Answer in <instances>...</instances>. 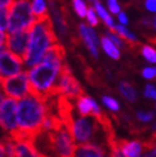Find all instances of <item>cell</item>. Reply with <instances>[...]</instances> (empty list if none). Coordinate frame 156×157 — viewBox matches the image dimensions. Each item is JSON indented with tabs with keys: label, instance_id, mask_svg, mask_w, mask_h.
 <instances>
[{
	"label": "cell",
	"instance_id": "obj_1",
	"mask_svg": "<svg viewBox=\"0 0 156 157\" xmlns=\"http://www.w3.org/2000/svg\"><path fill=\"white\" fill-rule=\"evenodd\" d=\"M48 115L46 98H42L35 93H28L27 96L18 100L17 104V121L18 130L14 133L13 138L22 137L33 139L38 133H41L44 119Z\"/></svg>",
	"mask_w": 156,
	"mask_h": 157
},
{
	"label": "cell",
	"instance_id": "obj_2",
	"mask_svg": "<svg viewBox=\"0 0 156 157\" xmlns=\"http://www.w3.org/2000/svg\"><path fill=\"white\" fill-rule=\"evenodd\" d=\"M57 36L54 32L53 22L50 17L38 18L35 21L32 27L29 28V41L28 49L23 58L25 67L28 69L33 67L37 63H40L44 58V55L51 45L57 44Z\"/></svg>",
	"mask_w": 156,
	"mask_h": 157
},
{
	"label": "cell",
	"instance_id": "obj_3",
	"mask_svg": "<svg viewBox=\"0 0 156 157\" xmlns=\"http://www.w3.org/2000/svg\"><path fill=\"white\" fill-rule=\"evenodd\" d=\"M63 65L64 61L41 60L33 67L28 68L27 74L31 93H35L42 98H48L54 95V87Z\"/></svg>",
	"mask_w": 156,
	"mask_h": 157
},
{
	"label": "cell",
	"instance_id": "obj_4",
	"mask_svg": "<svg viewBox=\"0 0 156 157\" xmlns=\"http://www.w3.org/2000/svg\"><path fill=\"white\" fill-rule=\"evenodd\" d=\"M42 133L46 138V151L58 156H73L74 139L71 129L64 123L55 129Z\"/></svg>",
	"mask_w": 156,
	"mask_h": 157
},
{
	"label": "cell",
	"instance_id": "obj_5",
	"mask_svg": "<svg viewBox=\"0 0 156 157\" xmlns=\"http://www.w3.org/2000/svg\"><path fill=\"white\" fill-rule=\"evenodd\" d=\"M6 32H18L29 29L36 21L29 0H14L10 4Z\"/></svg>",
	"mask_w": 156,
	"mask_h": 157
},
{
	"label": "cell",
	"instance_id": "obj_6",
	"mask_svg": "<svg viewBox=\"0 0 156 157\" xmlns=\"http://www.w3.org/2000/svg\"><path fill=\"white\" fill-rule=\"evenodd\" d=\"M2 91L4 92L5 96L13 97L15 100L27 96L31 92L27 72L22 70L17 74L4 77L2 81Z\"/></svg>",
	"mask_w": 156,
	"mask_h": 157
},
{
	"label": "cell",
	"instance_id": "obj_7",
	"mask_svg": "<svg viewBox=\"0 0 156 157\" xmlns=\"http://www.w3.org/2000/svg\"><path fill=\"white\" fill-rule=\"evenodd\" d=\"M54 95H64L72 100H77V97L83 95L82 87L73 77L72 72L69 70L65 63H64L63 68H61L60 74L57 79L55 87H54Z\"/></svg>",
	"mask_w": 156,
	"mask_h": 157
},
{
	"label": "cell",
	"instance_id": "obj_8",
	"mask_svg": "<svg viewBox=\"0 0 156 157\" xmlns=\"http://www.w3.org/2000/svg\"><path fill=\"white\" fill-rule=\"evenodd\" d=\"M17 104L18 100L5 96L0 105V127L8 136H13L18 130Z\"/></svg>",
	"mask_w": 156,
	"mask_h": 157
},
{
	"label": "cell",
	"instance_id": "obj_9",
	"mask_svg": "<svg viewBox=\"0 0 156 157\" xmlns=\"http://www.w3.org/2000/svg\"><path fill=\"white\" fill-rule=\"evenodd\" d=\"M28 41H29V29L18 31V32H6L5 48L23 59L28 49Z\"/></svg>",
	"mask_w": 156,
	"mask_h": 157
},
{
	"label": "cell",
	"instance_id": "obj_10",
	"mask_svg": "<svg viewBox=\"0 0 156 157\" xmlns=\"http://www.w3.org/2000/svg\"><path fill=\"white\" fill-rule=\"evenodd\" d=\"M25 68L23 59L18 55L13 54L6 48L0 52V74L2 77H9L22 72Z\"/></svg>",
	"mask_w": 156,
	"mask_h": 157
},
{
	"label": "cell",
	"instance_id": "obj_11",
	"mask_svg": "<svg viewBox=\"0 0 156 157\" xmlns=\"http://www.w3.org/2000/svg\"><path fill=\"white\" fill-rule=\"evenodd\" d=\"M13 140H14V156H18V157H37V156H44L36 148L33 139L17 137V138H13Z\"/></svg>",
	"mask_w": 156,
	"mask_h": 157
},
{
	"label": "cell",
	"instance_id": "obj_12",
	"mask_svg": "<svg viewBox=\"0 0 156 157\" xmlns=\"http://www.w3.org/2000/svg\"><path fill=\"white\" fill-rule=\"evenodd\" d=\"M105 155V151L95 143H77L74 144L73 156L78 157H101Z\"/></svg>",
	"mask_w": 156,
	"mask_h": 157
},
{
	"label": "cell",
	"instance_id": "obj_13",
	"mask_svg": "<svg viewBox=\"0 0 156 157\" xmlns=\"http://www.w3.org/2000/svg\"><path fill=\"white\" fill-rule=\"evenodd\" d=\"M77 109L81 115H93L96 116L101 113L100 107L96 105V102L88 96H80L77 97Z\"/></svg>",
	"mask_w": 156,
	"mask_h": 157
},
{
	"label": "cell",
	"instance_id": "obj_14",
	"mask_svg": "<svg viewBox=\"0 0 156 157\" xmlns=\"http://www.w3.org/2000/svg\"><path fill=\"white\" fill-rule=\"evenodd\" d=\"M80 33L82 35L83 40L86 42V46L88 48L90 52L93 56H97V46H96V35L95 32L87 26L80 25Z\"/></svg>",
	"mask_w": 156,
	"mask_h": 157
},
{
	"label": "cell",
	"instance_id": "obj_15",
	"mask_svg": "<svg viewBox=\"0 0 156 157\" xmlns=\"http://www.w3.org/2000/svg\"><path fill=\"white\" fill-rule=\"evenodd\" d=\"M31 2V8H32V12L35 14L36 19L38 18H44L48 17V6H46L45 0H29Z\"/></svg>",
	"mask_w": 156,
	"mask_h": 157
},
{
	"label": "cell",
	"instance_id": "obj_16",
	"mask_svg": "<svg viewBox=\"0 0 156 157\" xmlns=\"http://www.w3.org/2000/svg\"><path fill=\"white\" fill-rule=\"evenodd\" d=\"M101 45H103V49L105 50V52L109 56H111L113 59H119V56H120L119 50L109 37H105V36L101 37Z\"/></svg>",
	"mask_w": 156,
	"mask_h": 157
},
{
	"label": "cell",
	"instance_id": "obj_17",
	"mask_svg": "<svg viewBox=\"0 0 156 157\" xmlns=\"http://www.w3.org/2000/svg\"><path fill=\"white\" fill-rule=\"evenodd\" d=\"M113 32H116V33H118L119 37L123 38V40H126V41L132 46V48H133V46H138V42H137V40H136V37L132 35L129 31H127L123 26H116V27H114V31H113Z\"/></svg>",
	"mask_w": 156,
	"mask_h": 157
},
{
	"label": "cell",
	"instance_id": "obj_18",
	"mask_svg": "<svg viewBox=\"0 0 156 157\" xmlns=\"http://www.w3.org/2000/svg\"><path fill=\"white\" fill-rule=\"evenodd\" d=\"M142 153L146 156H156V133L147 142L142 143Z\"/></svg>",
	"mask_w": 156,
	"mask_h": 157
},
{
	"label": "cell",
	"instance_id": "obj_19",
	"mask_svg": "<svg viewBox=\"0 0 156 157\" xmlns=\"http://www.w3.org/2000/svg\"><path fill=\"white\" fill-rule=\"evenodd\" d=\"M119 90L122 92V95L126 97L128 101H131V102H133V101H136V92L133 90V87L127 83V82H122L120 86H119Z\"/></svg>",
	"mask_w": 156,
	"mask_h": 157
},
{
	"label": "cell",
	"instance_id": "obj_20",
	"mask_svg": "<svg viewBox=\"0 0 156 157\" xmlns=\"http://www.w3.org/2000/svg\"><path fill=\"white\" fill-rule=\"evenodd\" d=\"M95 8H96V10H97V13H99V15L101 18L104 19V22L106 23V25L109 26V28H110V31H114V25H113V19H111V17L107 13H106V10L103 8V5H101L99 2H96L95 3Z\"/></svg>",
	"mask_w": 156,
	"mask_h": 157
},
{
	"label": "cell",
	"instance_id": "obj_21",
	"mask_svg": "<svg viewBox=\"0 0 156 157\" xmlns=\"http://www.w3.org/2000/svg\"><path fill=\"white\" fill-rule=\"evenodd\" d=\"M8 17H9V9L6 6L0 5V28L6 32L8 28Z\"/></svg>",
	"mask_w": 156,
	"mask_h": 157
},
{
	"label": "cell",
	"instance_id": "obj_22",
	"mask_svg": "<svg viewBox=\"0 0 156 157\" xmlns=\"http://www.w3.org/2000/svg\"><path fill=\"white\" fill-rule=\"evenodd\" d=\"M73 6H74V10L77 12V14L80 15L81 18L86 17V14H87V8H86V4L82 2V0H73Z\"/></svg>",
	"mask_w": 156,
	"mask_h": 157
},
{
	"label": "cell",
	"instance_id": "obj_23",
	"mask_svg": "<svg viewBox=\"0 0 156 157\" xmlns=\"http://www.w3.org/2000/svg\"><path fill=\"white\" fill-rule=\"evenodd\" d=\"M142 55L149 60L150 63H156V51L151 46H143L142 48Z\"/></svg>",
	"mask_w": 156,
	"mask_h": 157
},
{
	"label": "cell",
	"instance_id": "obj_24",
	"mask_svg": "<svg viewBox=\"0 0 156 157\" xmlns=\"http://www.w3.org/2000/svg\"><path fill=\"white\" fill-rule=\"evenodd\" d=\"M103 102L105 104V106H107L110 110H113V111H118L119 105H118V102H116V101H115L114 98L105 96V97H103Z\"/></svg>",
	"mask_w": 156,
	"mask_h": 157
},
{
	"label": "cell",
	"instance_id": "obj_25",
	"mask_svg": "<svg viewBox=\"0 0 156 157\" xmlns=\"http://www.w3.org/2000/svg\"><path fill=\"white\" fill-rule=\"evenodd\" d=\"M152 117H154V114H152V113H143V111L137 113V119H138L139 121H143V123L150 121Z\"/></svg>",
	"mask_w": 156,
	"mask_h": 157
},
{
	"label": "cell",
	"instance_id": "obj_26",
	"mask_svg": "<svg viewBox=\"0 0 156 157\" xmlns=\"http://www.w3.org/2000/svg\"><path fill=\"white\" fill-rule=\"evenodd\" d=\"M87 18H88V22H90V25L91 26H96L97 25V18H96V15H95V10L92 9V8H90V9H87Z\"/></svg>",
	"mask_w": 156,
	"mask_h": 157
},
{
	"label": "cell",
	"instance_id": "obj_27",
	"mask_svg": "<svg viewBox=\"0 0 156 157\" xmlns=\"http://www.w3.org/2000/svg\"><path fill=\"white\" fill-rule=\"evenodd\" d=\"M107 6H109V10L114 14L120 12V8H119L118 3H116V0H107Z\"/></svg>",
	"mask_w": 156,
	"mask_h": 157
},
{
	"label": "cell",
	"instance_id": "obj_28",
	"mask_svg": "<svg viewBox=\"0 0 156 157\" xmlns=\"http://www.w3.org/2000/svg\"><path fill=\"white\" fill-rule=\"evenodd\" d=\"M142 75L146 78V79H152V78L156 77V69H154V68H146V69H143Z\"/></svg>",
	"mask_w": 156,
	"mask_h": 157
},
{
	"label": "cell",
	"instance_id": "obj_29",
	"mask_svg": "<svg viewBox=\"0 0 156 157\" xmlns=\"http://www.w3.org/2000/svg\"><path fill=\"white\" fill-rule=\"evenodd\" d=\"M145 96L146 97H150V98H155L156 97V90L152 84H147L146 86V90H145Z\"/></svg>",
	"mask_w": 156,
	"mask_h": 157
},
{
	"label": "cell",
	"instance_id": "obj_30",
	"mask_svg": "<svg viewBox=\"0 0 156 157\" xmlns=\"http://www.w3.org/2000/svg\"><path fill=\"white\" fill-rule=\"evenodd\" d=\"M107 37L110 38V40H111L116 46H119V48L122 46V40H120V37H119V36H115L113 31H110V32H109V36H107Z\"/></svg>",
	"mask_w": 156,
	"mask_h": 157
},
{
	"label": "cell",
	"instance_id": "obj_31",
	"mask_svg": "<svg viewBox=\"0 0 156 157\" xmlns=\"http://www.w3.org/2000/svg\"><path fill=\"white\" fill-rule=\"evenodd\" d=\"M146 8L150 12H156V0H146Z\"/></svg>",
	"mask_w": 156,
	"mask_h": 157
},
{
	"label": "cell",
	"instance_id": "obj_32",
	"mask_svg": "<svg viewBox=\"0 0 156 157\" xmlns=\"http://www.w3.org/2000/svg\"><path fill=\"white\" fill-rule=\"evenodd\" d=\"M118 18H119V22L122 23V25H126V23L128 22L127 15L124 14V13H122V12H119V13H118Z\"/></svg>",
	"mask_w": 156,
	"mask_h": 157
},
{
	"label": "cell",
	"instance_id": "obj_33",
	"mask_svg": "<svg viewBox=\"0 0 156 157\" xmlns=\"http://www.w3.org/2000/svg\"><path fill=\"white\" fill-rule=\"evenodd\" d=\"M6 156V151H5V144H4V140L0 139V157H4Z\"/></svg>",
	"mask_w": 156,
	"mask_h": 157
},
{
	"label": "cell",
	"instance_id": "obj_34",
	"mask_svg": "<svg viewBox=\"0 0 156 157\" xmlns=\"http://www.w3.org/2000/svg\"><path fill=\"white\" fill-rule=\"evenodd\" d=\"M5 36H6V32H4V31L0 28V46L5 45Z\"/></svg>",
	"mask_w": 156,
	"mask_h": 157
},
{
	"label": "cell",
	"instance_id": "obj_35",
	"mask_svg": "<svg viewBox=\"0 0 156 157\" xmlns=\"http://www.w3.org/2000/svg\"><path fill=\"white\" fill-rule=\"evenodd\" d=\"M13 2H14V0H0V5L9 8V6H10V4H12Z\"/></svg>",
	"mask_w": 156,
	"mask_h": 157
},
{
	"label": "cell",
	"instance_id": "obj_36",
	"mask_svg": "<svg viewBox=\"0 0 156 157\" xmlns=\"http://www.w3.org/2000/svg\"><path fill=\"white\" fill-rule=\"evenodd\" d=\"M149 41L156 45V36H154V37H150V38H149Z\"/></svg>",
	"mask_w": 156,
	"mask_h": 157
},
{
	"label": "cell",
	"instance_id": "obj_37",
	"mask_svg": "<svg viewBox=\"0 0 156 157\" xmlns=\"http://www.w3.org/2000/svg\"><path fill=\"white\" fill-rule=\"evenodd\" d=\"M2 81H3V77H2V74H0V90H2Z\"/></svg>",
	"mask_w": 156,
	"mask_h": 157
},
{
	"label": "cell",
	"instance_id": "obj_38",
	"mask_svg": "<svg viewBox=\"0 0 156 157\" xmlns=\"http://www.w3.org/2000/svg\"><path fill=\"white\" fill-rule=\"evenodd\" d=\"M152 128H154V130H156V123L154 124V127H152Z\"/></svg>",
	"mask_w": 156,
	"mask_h": 157
},
{
	"label": "cell",
	"instance_id": "obj_39",
	"mask_svg": "<svg viewBox=\"0 0 156 157\" xmlns=\"http://www.w3.org/2000/svg\"><path fill=\"white\" fill-rule=\"evenodd\" d=\"M155 27H156V18H155Z\"/></svg>",
	"mask_w": 156,
	"mask_h": 157
},
{
	"label": "cell",
	"instance_id": "obj_40",
	"mask_svg": "<svg viewBox=\"0 0 156 157\" xmlns=\"http://www.w3.org/2000/svg\"><path fill=\"white\" fill-rule=\"evenodd\" d=\"M155 98H156V97H155Z\"/></svg>",
	"mask_w": 156,
	"mask_h": 157
}]
</instances>
